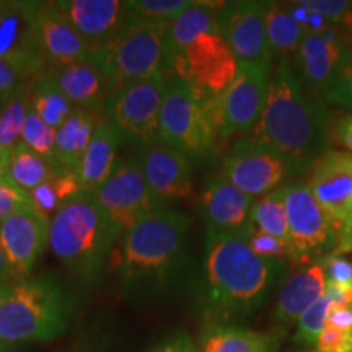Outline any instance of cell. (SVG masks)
<instances>
[{"instance_id": "5bb4252c", "label": "cell", "mask_w": 352, "mask_h": 352, "mask_svg": "<svg viewBox=\"0 0 352 352\" xmlns=\"http://www.w3.org/2000/svg\"><path fill=\"white\" fill-rule=\"evenodd\" d=\"M220 175L254 199L284 186L289 176H296L279 153L253 139H241L233 145Z\"/></svg>"}, {"instance_id": "8992f818", "label": "cell", "mask_w": 352, "mask_h": 352, "mask_svg": "<svg viewBox=\"0 0 352 352\" xmlns=\"http://www.w3.org/2000/svg\"><path fill=\"white\" fill-rule=\"evenodd\" d=\"M74 298L51 276L10 280L0 287V342L20 346L54 341L67 331Z\"/></svg>"}, {"instance_id": "c3c4849f", "label": "cell", "mask_w": 352, "mask_h": 352, "mask_svg": "<svg viewBox=\"0 0 352 352\" xmlns=\"http://www.w3.org/2000/svg\"><path fill=\"white\" fill-rule=\"evenodd\" d=\"M8 165V151L0 147V178H6Z\"/></svg>"}, {"instance_id": "3957f363", "label": "cell", "mask_w": 352, "mask_h": 352, "mask_svg": "<svg viewBox=\"0 0 352 352\" xmlns=\"http://www.w3.org/2000/svg\"><path fill=\"white\" fill-rule=\"evenodd\" d=\"M253 140L279 153L294 175L308 171L328 148V108L298 80L290 59H279Z\"/></svg>"}, {"instance_id": "e575fe53", "label": "cell", "mask_w": 352, "mask_h": 352, "mask_svg": "<svg viewBox=\"0 0 352 352\" xmlns=\"http://www.w3.org/2000/svg\"><path fill=\"white\" fill-rule=\"evenodd\" d=\"M336 305L329 294L324 292L323 297L318 302H315L308 310L298 318L296 324V331H294V342L298 347H307L311 349L318 341L321 331H323L324 324H327L329 311Z\"/></svg>"}, {"instance_id": "83f0119b", "label": "cell", "mask_w": 352, "mask_h": 352, "mask_svg": "<svg viewBox=\"0 0 352 352\" xmlns=\"http://www.w3.org/2000/svg\"><path fill=\"white\" fill-rule=\"evenodd\" d=\"M266 34L272 56L289 59L300 46L307 28L290 2H266Z\"/></svg>"}, {"instance_id": "8d00e7d4", "label": "cell", "mask_w": 352, "mask_h": 352, "mask_svg": "<svg viewBox=\"0 0 352 352\" xmlns=\"http://www.w3.org/2000/svg\"><path fill=\"white\" fill-rule=\"evenodd\" d=\"M21 142L38 155L56 165V129H52L30 109L25 121ZM57 166V165H56ZM59 168V166H57Z\"/></svg>"}, {"instance_id": "f6af8a7d", "label": "cell", "mask_w": 352, "mask_h": 352, "mask_svg": "<svg viewBox=\"0 0 352 352\" xmlns=\"http://www.w3.org/2000/svg\"><path fill=\"white\" fill-rule=\"evenodd\" d=\"M333 134L338 142L346 148V152L352 153V113L342 116L341 120L334 124Z\"/></svg>"}, {"instance_id": "ffe728a7", "label": "cell", "mask_w": 352, "mask_h": 352, "mask_svg": "<svg viewBox=\"0 0 352 352\" xmlns=\"http://www.w3.org/2000/svg\"><path fill=\"white\" fill-rule=\"evenodd\" d=\"M254 201V197L245 195L222 175L212 176L204 184L199 199L206 232L246 240L254 230L252 220Z\"/></svg>"}, {"instance_id": "bcb514c9", "label": "cell", "mask_w": 352, "mask_h": 352, "mask_svg": "<svg viewBox=\"0 0 352 352\" xmlns=\"http://www.w3.org/2000/svg\"><path fill=\"white\" fill-rule=\"evenodd\" d=\"M349 253H352V204L349 217H347L344 227H342L340 235H338L336 250L331 254H342V256H346Z\"/></svg>"}, {"instance_id": "9a60e30c", "label": "cell", "mask_w": 352, "mask_h": 352, "mask_svg": "<svg viewBox=\"0 0 352 352\" xmlns=\"http://www.w3.org/2000/svg\"><path fill=\"white\" fill-rule=\"evenodd\" d=\"M215 19L227 46L240 64H272L274 56L266 34V2L233 0L219 3Z\"/></svg>"}, {"instance_id": "d4e9b609", "label": "cell", "mask_w": 352, "mask_h": 352, "mask_svg": "<svg viewBox=\"0 0 352 352\" xmlns=\"http://www.w3.org/2000/svg\"><path fill=\"white\" fill-rule=\"evenodd\" d=\"M284 334L256 331L241 324H202L197 352H279Z\"/></svg>"}, {"instance_id": "ba28073f", "label": "cell", "mask_w": 352, "mask_h": 352, "mask_svg": "<svg viewBox=\"0 0 352 352\" xmlns=\"http://www.w3.org/2000/svg\"><path fill=\"white\" fill-rule=\"evenodd\" d=\"M168 25H151L131 20L111 41L91 51L87 63L94 64L114 88L166 74L165 41Z\"/></svg>"}, {"instance_id": "484cf974", "label": "cell", "mask_w": 352, "mask_h": 352, "mask_svg": "<svg viewBox=\"0 0 352 352\" xmlns=\"http://www.w3.org/2000/svg\"><path fill=\"white\" fill-rule=\"evenodd\" d=\"M121 142L122 140L116 134V131L107 121H101L90 140V145H88L80 165L76 170L82 191L95 192L96 189L107 183L116 165L120 164L118 148H120Z\"/></svg>"}, {"instance_id": "ac0fdd59", "label": "cell", "mask_w": 352, "mask_h": 352, "mask_svg": "<svg viewBox=\"0 0 352 352\" xmlns=\"http://www.w3.org/2000/svg\"><path fill=\"white\" fill-rule=\"evenodd\" d=\"M0 60L26 82L47 70L25 2L0 0Z\"/></svg>"}, {"instance_id": "8fae6325", "label": "cell", "mask_w": 352, "mask_h": 352, "mask_svg": "<svg viewBox=\"0 0 352 352\" xmlns=\"http://www.w3.org/2000/svg\"><path fill=\"white\" fill-rule=\"evenodd\" d=\"M270 70L266 64H239L230 85L217 100L219 138L256 127L270 95Z\"/></svg>"}, {"instance_id": "60d3db41", "label": "cell", "mask_w": 352, "mask_h": 352, "mask_svg": "<svg viewBox=\"0 0 352 352\" xmlns=\"http://www.w3.org/2000/svg\"><path fill=\"white\" fill-rule=\"evenodd\" d=\"M324 100L328 103L338 104V107L347 108L352 111V50L347 54L336 80L333 82L328 94L324 95Z\"/></svg>"}, {"instance_id": "1f68e13d", "label": "cell", "mask_w": 352, "mask_h": 352, "mask_svg": "<svg viewBox=\"0 0 352 352\" xmlns=\"http://www.w3.org/2000/svg\"><path fill=\"white\" fill-rule=\"evenodd\" d=\"M252 220L254 230L276 236L289 245L287 210L284 201V186L274 189L270 195L254 201ZM290 248V246H289Z\"/></svg>"}, {"instance_id": "7bdbcfd3", "label": "cell", "mask_w": 352, "mask_h": 352, "mask_svg": "<svg viewBox=\"0 0 352 352\" xmlns=\"http://www.w3.org/2000/svg\"><path fill=\"white\" fill-rule=\"evenodd\" d=\"M196 344L184 329H176L157 341L145 352H191Z\"/></svg>"}, {"instance_id": "b9f144b4", "label": "cell", "mask_w": 352, "mask_h": 352, "mask_svg": "<svg viewBox=\"0 0 352 352\" xmlns=\"http://www.w3.org/2000/svg\"><path fill=\"white\" fill-rule=\"evenodd\" d=\"M327 284L352 287V261L342 254H328L323 258Z\"/></svg>"}, {"instance_id": "836d02e7", "label": "cell", "mask_w": 352, "mask_h": 352, "mask_svg": "<svg viewBox=\"0 0 352 352\" xmlns=\"http://www.w3.org/2000/svg\"><path fill=\"white\" fill-rule=\"evenodd\" d=\"M195 0H126L132 20L151 25H170Z\"/></svg>"}, {"instance_id": "44dd1931", "label": "cell", "mask_w": 352, "mask_h": 352, "mask_svg": "<svg viewBox=\"0 0 352 352\" xmlns=\"http://www.w3.org/2000/svg\"><path fill=\"white\" fill-rule=\"evenodd\" d=\"M54 6L91 51L116 38L132 20L126 0H56Z\"/></svg>"}, {"instance_id": "816d5d0a", "label": "cell", "mask_w": 352, "mask_h": 352, "mask_svg": "<svg viewBox=\"0 0 352 352\" xmlns=\"http://www.w3.org/2000/svg\"><path fill=\"white\" fill-rule=\"evenodd\" d=\"M351 34H352V25H351Z\"/></svg>"}, {"instance_id": "2e32d148", "label": "cell", "mask_w": 352, "mask_h": 352, "mask_svg": "<svg viewBox=\"0 0 352 352\" xmlns=\"http://www.w3.org/2000/svg\"><path fill=\"white\" fill-rule=\"evenodd\" d=\"M307 184L340 235L352 204V153L327 148L308 168Z\"/></svg>"}, {"instance_id": "603a6c76", "label": "cell", "mask_w": 352, "mask_h": 352, "mask_svg": "<svg viewBox=\"0 0 352 352\" xmlns=\"http://www.w3.org/2000/svg\"><path fill=\"white\" fill-rule=\"evenodd\" d=\"M327 290L323 259L302 266L296 274L289 276L277 292L272 308V331L287 334L305 311L323 297Z\"/></svg>"}, {"instance_id": "5b68a950", "label": "cell", "mask_w": 352, "mask_h": 352, "mask_svg": "<svg viewBox=\"0 0 352 352\" xmlns=\"http://www.w3.org/2000/svg\"><path fill=\"white\" fill-rule=\"evenodd\" d=\"M116 241L120 239L95 192L80 191L51 217L52 253L83 287L100 283Z\"/></svg>"}, {"instance_id": "f1b7e54d", "label": "cell", "mask_w": 352, "mask_h": 352, "mask_svg": "<svg viewBox=\"0 0 352 352\" xmlns=\"http://www.w3.org/2000/svg\"><path fill=\"white\" fill-rule=\"evenodd\" d=\"M57 171H60V168L38 155L23 142L16 144L12 151H8L6 178L26 192H33L34 189L43 186Z\"/></svg>"}, {"instance_id": "52a82bcc", "label": "cell", "mask_w": 352, "mask_h": 352, "mask_svg": "<svg viewBox=\"0 0 352 352\" xmlns=\"http://www.w3.org/2000/svg\"><path fill=\"white\" fill-rule=\"evenodd\" d=\"M217 100L204 96L178 77H168L158 121V142L189 160H206L219 139Z\"/></svg>"}, {"instance_id": "681fc988", "label": "cell", "mask_w": 352, "mask_h": 352, "mask_svg": "<svg viewBox=\"0 0 352 352\" xmlns=\"http://www.w3.org/2000/svg\"><path fill=\"white\" fill-rule=\"evenodd\" d=\"M0 352H20L19 346H8V344H3V342H0Z\"/></svg>"}, {"instance_id": "30bf717a", "label": "cell", "mask_w": 352, "mask_h": 352, "mask_svg": "<svg viewBox=\"0 0 352 352\" xmlns=\"http://www.w3.org/2000/svg\"><path fill=\"white\" fill-rule=\"evenodd\" d=\"M290 264H307L334 253L338 235L331 220L311 195L307 182L284 184Z\"/></svg>"}, {"instance_id": "f546056e", "label": "cell", "mask_w": 352, "mask_h": 352, "mask_svg": "<svg viewBox=\"0 0 352 352\" xmlns=\"http://www.w3.org/2000/svg\"><path fill=\"white\" fill-rule=\"evenodd\" d=\"M30 107L39 120L56 131L76 109L46 72L30 80Z\"/></svg>"}, {"instance_id": "6da1fadb", "label": "cell", "mask_w": 352, "mask_h": 352, "mask_svg": "<svg viewBox=\"0 0 352 352\" xmlns=\"http://www.w3.org/2000/svg\"><path fill=\"white\" fill-rule=\"evenodd\" d=\"M289 274V263L258 256L245 239L206 232L196 283L202 321L245 327L279 292Z\"/></svg>"}, {"instance_id": "4dcf8cb0", "label": "cell", "mask_w": 352, "mask_h": 352, "mask_svg": "<svg viewBox=\"0 0 352 352\" xmlns=\"http://www.w3.org/2000/svg\"><path fill=\"white\" fill-rule=\"evenodd\" d=\"M80 191L82 188L78 184L76 171L60 170L50 182L30 192V196H32L33 209L51 220V215H54L65 202L77 196Z\"/></svg>"}, {"instance_id": "277c9868", "label": "cell", "mask_w": 352, "mask_h": 352, "mask_svg": "<svg viewBox=\"0 0 352 352\" xmlns=\"http://www.w3.org/2000/svg\"><path fill=\"white\" fill-rule=\"evenodd\" d=\"M214 3L195 2L166 28V76L178 77L209 98H219L239 70L220 33Z\"/></svg>"}, {"instance_id": "74e56055", "label": "cell", "mask_w": 352, "mask_h": 352, "mask_svg": "<svg viewBox=\"0 0 352 352\" xmlns=\"http://www.w3.org/2000/svg\"><path fill=\"white\" fill-rule=\"evenodd\" d=\"M297 2L328 26L351 30L352 2L349 0H297Z\"/></svg>"}, {"instance_id": "7dc6e473", "label": "cell", "mask_w": 352, "mask_h": 352, "mask_svg": "<svg viewBox=\"0 0 352 352\" xmlns=\"http://www.w3.org/2000/svg\"><path fill=\"white\" fill-rule=\"evenodd\" d=\"M10 283V272H8V263L6 256V250H3L2 241H0V287L3 284Z\"/></svg>"}, {"instance_id": "4fadbf2b", "label": "cell", "mask_w": 352, "mask_h": 352, "mask_svg": "<svg viewBox=\"0 0 352 352\" xmlns=\"http://www.w3.org/2000/svg\"><path fill=\"white\" fill-rule=\"evenodd\" d=\"M351 50L352 44L342 30L327 26L307 32L290 64L308 94L324 100Z\"/></svg>"}, {"instance_id": "9c48e42d", "label": "cell", "mask_w": 352, "mask_h": 352, "mask_svg": "<svg viewBox=\"0 0 352 352\" xmlns=\"http://www.w3.org/2000/svg\"><path fill=\"white\" fill-rule=\"evenodd\" d=\"M168 76L157 74L111 90L104 103V121L122 142L140 148L158 144V121Z\"/></svg>"}, {"instance_id": "4316f807", "label": "cell", "mask_w": 352, "mask_h": 352, "mask_svg": "<svg viewBox=\"0 0 352 352\" xmlns=\"http://www.w3.org/2000/svg\"><path fill=\"white\" fill-rule=\"evenodd\" d=\"M103 116L76 108L56 131V165L60 170L76 171L85 155L90 140Z\"/></svg>"}, {"instance_id": "ab89813d", "label": "cell", "mask_w": 352, "mask_h": 352, "mask_svg": "<svg viewBox=\"0 0 352 352\" xmlns=\"http://www.w3.org/2000/svg\"><path fill=\"white\" fill-rule=\"evenodd\" d=\"M250 248L253 250L258 256L270 258V259H280V261L290 263V248L283 240L276 236L267 235V233L253 230L252 235L246 239Z\"/></svg>"}, {"instance_id": "d590c367", "label": "cell", "mask_w": 352, "mask_h": 352, "mask_svg": "<svg viewBox=\"0 0 352 352\" xmlns=\"http://www.w3.org/2000/svg\"><path fill=\"white\" fill-rule=\"evenodd\" d=\"M64 352H118L116 334L101 320H94L78 329Z\"/></svg>"}, {"instance_id": "cb8c5ba5", "label": "cell", "mask_w": 352, "mask_h": 352, "mask_svg": "<svg viewBox=\"0 0 352 352\" xmlns=\"http://www.w3.org/2000/svg\"><path fill=\"white\" fill-rule=\"evenodd\" d=\"M46 74L74 104V108L85 109L104 118V103L113 88L94 64H69L47 69Z\"/></svg>"}, {"instance_id": "d6986e66", "label": "cell", "mask_w": 352, "mask_h": 352, "mask_svg": "<svg viewBox=\"0 0 352 352\" xmlns=\"http://www.w3.org/2000/svg\"><path fill=\"white\" fill-rule=\"evenodd\" d=\"M50 227L51 220L33 208L21 209L0 223L10 280L32 277L34 264L50 245Z\"/></svg>"}, {"instance_id": "f35d334b", "label": "cell", "mask_w": 352, "mask_h": 352, "mask_svg": "<svg viewBox=\"0 0 352 352\" xmlns=\"http://www.w3.org/2000/svg\"><path fill=\"white\" fill-rule=\"evenodd\" d=\"M33 208L30 192L20 189L10 179L0 178V223L21 209Z\"/></svg>"}, {"instance_id": "f907efd6", "label": "cell", "mask_w": 352, "mask_h": 352, "mask_svg": "<svg viewBox=\"0 0 352 352\" xmlns=\"http://www.w3.org/2000/svg\"><path fill=\"white\" fill-rule=\"evenodd\" d=\"M2 104H3V101H0V109H2Z\"/></svg>"}, {"instance_id": "d6a6232c", "label": "cell", "mask_w": 352, "mask_h": 352, "mask_svg": "<svg viewBox=\"0 0 352 352\" xmlns=\"http://www.w3.org/2000/svg\"><path fill=\"white\" fill-rule=\"evenodd\" d=\"M30 109V82H25L15 94L3 101L0 109V147L12 151L16 144L21 142Z\"/></svg>"}, {"instance_id": "7402d4cb", "label": "cell", "mask_w": 352, "mask_h": 352, "mask_svg": "<svg viewBox=\"0 0 352 352\" xmlns=\"http://www.w3.org/2000/svg\"><path fill=\"white\" fill-rule=\"evenodd\" d=\"M144 179L160 206L179 201L192 192V162L183 153L153 144L138 155Z\"/></svg>"}, {"instance_id": "7a4b0ae2", "label": "cell", "mask_w": 352, "mask_h": 352, "mask_svg": "<svg viewBox=\"0 0 352 352\" xmlns=\"http://www.w3.org/2000/svg\"><path fill=\"white\" fill-rule=\"evenodd\" d=\"M189 219L170 206L142 217L121 239L118 279L122 296L153 300L171 292L188 259Z\"/></svg>"}, {"instance_id": "7c38bea8", "label": "cell", "mask_w": 352, "mask_h": 352, "mask_svg": "<svg viewBox=\"0 0 352 352\" xmlns=\"http://www.w3.org/2000/svg\"><path fill=\"white\" fill-rule=\"evenodd\" d=\"M95 196L120 241L140 219L160 208L145 183L138 157L120 160L107 183L96 189Z\"/></svg>"}, {"instance_id": "e0dca14e", "label": "cell", "mask_w": 352, "mask_h": 352, "mask_svg": "<svg viewBox=\"0 0 352 352\" xmlns=\"http://www.w3.org/2000/svg\"><path fill=\"white\" fill-rule=\"evenodd\" d=\"M32 20L34 39L47 69L87 63L91 47L57 10L54 2H25Z\"/></svg>"}, {"instance_id": "ee69618b", "label": "cell", "mask_w": 352, "mask_h": 352, "mask_svg": "<svg viewBox=\"0 0 352 352\" xmlns=\"http://www.w3.org/2000/svg\"><path fill=\"white\" fill-rule=\"evenodd\" d=\"M23 80L20 76H16L13 70L0 60V101H6L12 94H15L19 88L23 85Z\"/></svg>"}]
</instances>
